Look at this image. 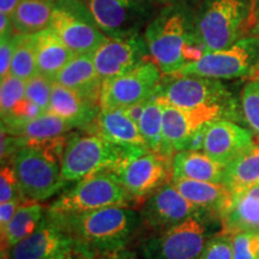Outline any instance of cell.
<instances>
[{"mask_svg": "<svg viewBox=\"0 0 259 259\" xmlns=\"http://www.w3.org/2000/svg\"><path fill=\"white\" fill-rule=\"evenodd\" d=\"M101 111L99 103L90 101L80 94L54 83L47 112L70 122L73 127L92 125Z\"/></svg>", "mask_w": 259, "mask_h": 259, "instance_id": "ffe728a7", "label": "cell"}, {"mask_svg": "<svg viewBox=\"0 0 259 259\" xmlns=\"http://www.w3.org/2000/svg\"><path fill=\"white\" fill-rule=\"evenodd\" d=\"M174 180H196L223 184L225 167L213 161L203 151H179L171 157Z\"/></svg>", "mask_w": 259, "mask_h": 259, "instance_id": "7402d4cb", "label": "cell"}, {"mask_svg": "<svg viewBox=\"0 0 259 259\" xmlns=\"http://www.w3.org/2000/svg\"><path fill=\"white\" fill-rule=\"evenodd\" d=\"M138 127L149 150L153 153H160L163 130V106L155 96L147 101Z\"/></svg>", "mask_w": 259, "mask_h": 259, "instance_id": "f546056e", "label": "cell"}, {"mask_svg": "<svg viewBox=\"0 0 259 259\" xmlns=\"http://www.w3.org/2000/svg\"><path fill=\"white\" fill-rule=\"evenodd\" d=\"M148 151L150 150L144 148L114 144L97 135L73 136L61 156V176L67 184L77 183L102 171H116Z\"/></svg>", "mask_w": 259, "mask_h": 259, "instance_id": "3957f363", "label": "cell"}, {"mask_svg": "<svg viewBox=\"0 0 259 259\" xmlns=\"http://www.w3.org/2000/svg\"><path fill=\"white\" fill-rule=\"evenodd\" d=\"M56 216L77 245L95 255L127 248L143 223L141 212L130 206H109Z\"/></svg>", "mask_w": 259, "mask_h": 259, "instance_id": "6da1fadb", "label": "cell"}, {"mask_svg": "<svg viewBox=\"0 0 259 259\" xmlns=\"http://www.w3.org/2000/svg\"><path fill=\"white\" fill-rule=\"evenodd\" d=\"M149 53L144 38L138 35L107 38L94 52V61L102 80L127 72L144 60Z\"/></svg>", "mask_w": 259, "mask_h": 259, "instance_id": "e0dca14e", "label": "cell"}, {"mask_svg": "<svg viewBox=\"0 0 259 259\" xmlns=\"http://www.w3.org/2000/svg\"><path fill=\"white\" fill-rule=\"evenodd\" d=\"M232 234H221L210 238L198 259H234Z\"/></svg>", "mask_w": 259, "mask_h": 259, "instance_id": "d590c367", "label": "cell"}, {"mask_svg": "<svg viewBox=\"0 0 259 259\" xmlns=\"http://www.w3.org/2000/svg\"><path fill=\"white\" fill-rule=\"evenodd\" d=\"M145 105H147V101L137 103V105H134L131 107H127V108H124V111L126 114H127L130 118H131L132 120H134L136 124L138 125L139 121H141L142 115H143V113H144Z\"/></svg>", "mask_w": 259, "mask_h": 259, "instance_id": "7bdbcfd3", "label": "cell"}, {"mask_svg": "<svg viewBox=\"0 0 259 259\" xmlns=\"http://www.w3.org/2000/svg\"><path fill=\"white\" fill-rule=\"evenodd\" d=\"M151 60L164 74H178L186 65V50L199 41L194 30V19L185 10L166 9L154 18L144 34Z\"/></svg>", "mask_w": 259, "mask_h": 259, "instance_id": "277c9868", "label": "cell"}, {"mask_svg": "<svg viewBox=\"0 0 259 259\" xmlns=\"http://www.w3.org/2000/svg\"><path fill=\"white\" fill-rule=\"evenodd\" d=\"M114 173L132 198L137 200L147 198L160 187L170 183L173 169L170 157L148 151Z\"/></svg>", "mask_w": 259, "mask_h": 259, "instance_id": "9a60e30c", "label": "cell"}, {"mask_svg": "<svg viewBox=\"0 0 259 259\" xmlns=\"http://www.w3.org/2000/svg\"><path fill=\"white\" fill-rule=\"evenodd\" d=\"M54 83L66 87L100 105L103 80L96 70L93 53L76 54L58 73Z\"/></svg>", "mask_w": 259, "mask_h": 259, "instance_id": "d6986e66", "label": "cell"}, {"mask_svg": "<svg viewBox=\"0 0 259 259\" xmlns=\"http://www.w3.org/2000/svg\"><path fill=\"white\" fill-rule=\"evenodd\" d=\"M16 198H24L19 189L12 164H3L0 171V203H6Z\"/></svg>", "mask_w": 259, "mask_h": 259, "instance_id": "f35d334b", "label": "cell"}, {"mask_svg": "<svg viewBox=\"0 0 259 259\" xmlns=\"http://www.w3.org/2000/svg\"><path fill=\"white\" fill-rule=\"evenodd\" d=\"M221 219L228 234H259V186L233 194L231 206Z\"/></svg>", "mask_w": 259, "mask_h": 259, "instance_id": "cb8c5ba5", "label": "cell"}, {"mask_svg": "<svg viewBox=\"0 0 259 259\" xmlns=\"http://www.w3.org/2000/svg\"><path fill=\"white\" fill-rule=\"evenodd\" d=\"M209 231V213L194 216L145 239L141 255L143 259H198L210 239Z\"/></svg>", "mask_w": 259, "mask_h": 259, "instance_id": "52a82bcc", "label": "cell"}, {"mask_svg": "<svg viewBox=\"0 0 259 259\" xmlns=\"http://www.w3.org/2000/svg\"><path fill=\"white\" fill-rule=\"evenodd\" d=\"M259 72V37H244L223 50L205 52L178 74L212 79H235Z\"/></svg>", "mask_w": 259, "mask_h": 259, "instance_id": "ba28073f", "label": "cell"}, {"mask_svg": "<svg viewBox=\"0 0 259 259\" xmlns=\"http://www.w3.org/2000/svg\"><path fill=\"white\" fill-rule=\"evenodd\" d=\"M19 0H0V14L11 17Z\"/></svg>", "mask_w": 259, "mask_h": 259, "instance_id": "ee69618b", "label": "cell"}, {"mask_svg": "<svg viewBox=\"0 0 259 259\" xmlns=\"http://www.w3.org/2000/svg\"><path fill=\"white\" fill-rule=\"evenodd\" d=\"M25 198H16L6 203H0V229L2 232L8 227L19 206L25 202Z\"/></svg>", "mask_w": 259, "mask_h": 259, "instance_id": "ab89813d", "label": "cell"}, {"mask_svg": "<svg viewBox=\"0 0 259 259\" xmlns=\"http://www.w3.org/2000/svg\"><path fill=\"white\" fill-rule=\"evenodd\" d=\"M93 125L97 136L112 143L148 149L138 125L124 109H101Z\"/></svg>", "mask_w": 259, "mask_h": 259, "instance_id": "44dd1931", "label": "cell"}, {"mask_svg": "<svg viewBox=\"0 0 259 259\" xmlns=\"http://www.w3.org/2000/svg\"><path fill=\"white\" fill-rule=\"evenodd\" d=\"M161 70L153 60H143L127 72L103 80L101 109H124L145 102L156 94Z\"/></svg>", "mask_w": 259, "mask_h": 259, "instance_id": "8fae6325", "label": "cell"}, {"mask_svg": "<svg viewBox=\"0 0 259 259\" xmlns=\"http://www.w3.org/2000/svg\"><path fill=\"white\" fill-rule=\"evenodd\" d=\"M48 28L74 56L94 53L107 40L82 0H57Z\"/></svg>", "mask_w": 259, "mask_h": 259, "instance_id": "30bf717a", "label": "cell"}, {"mask_svg": "<svg viewBox=\"0 0 259 259\" xmlns=\"http://www.w3.org/2000/svg\"><path fill=\"white\" fill-rule=\"evenodd\" d=\"M253 145L254 141L250 130L232 120L221 119L208 125L203 153L226 167Z\"/></svg>", "mask_w": 259, "mask_h": 259, "instance_id": "ac0fdd59", "label": "cell"}, {"mask_svg": "<svg viewBox=\"0 0 259 259\" xmlns=\"http://www.w3.org/2000/svg\"><path fill=\"white\" fill-rule=\"evenodd\" d=\"M38 73L34 35H25L12 59L10 74L27 82Z\"/></svg>", "mask_w": 259, "mask_h": 259, "instance_id": "4dcf8cb0", "label": "cell"}, {"mask_svg": "<svg viewBox=\"0 0 259 259\" xmlns=\"http://www.w3.org/2000/svg\"><path fill=\"white\" fill-rule=\"evenodd\" d=\"M57 0H19L11 16L14 30L22 35H35L50 27Z\"/></svg>", "mask_w": 259, "mask_h": 259, "instance_id": "4316f807", "label": "cell"}, {"mask_svg": "<svg viewBox=\"0 0 259 259\" xmlns=\"http://www.w3.org/2000/svg\"><path fill=\"white\" fill-rule=\"evenodd\" d=\"M204 213L211 212L198 208L186 199L171 181L149 196L141 210L142 221L156 233Z\"/></svg>", "mask_w": 259, "mask_h": 259, "instance_id": "5bb4252c", "label": "cell"}, {"mask_svg": "<svg viewBox=\"0 0 259 259\" xmlns=\"http://www.w3.org/2000/svg\"><path fill=\"white\" fill-rule=\"evenodd\" d=\"M53 84L54 80L44 76V74L37 73L36 76L27 80V84H25V97L40 107L42 111L47 112L51 101Z\"/></svg>", "mask_w": 259, "mask_h": 259, "instance_id": "836d02e7", "label": "cell"}, {"mask_svg": "<svg viewBox=\"0 0 259 259\" xmlns=\"http://www.w3.org/2000/svg\"><path fill=\"white\" fill-rule=\"evenodd\" d=\"M208 125L198 128L192 136H191L189 142H187V147L185 150L203 151L204 141H205V134H206V128H208Z\"/></svg>", "mask_w": 259, "mask_h": 259, "instance_id": "60d3db41", "label": "cell"}, {"mask_svg": "<svg viewBox=\"0 0 259 259\" xmlns=\"http://www.w3.org/2000/svg\"><path fill=\"white\" fill-rule=\"evenodd\" d=\"M96 255L92 253V252L83 250V248H76L72 253H70L67 257H65L64 259H95Z\"/></svg>", "mask_w": 259, "mask_h": 259, "instance_id": "f6af8a7d", "label": "cell"}, {"mask_svg": "<svg viewBox=\"0 0 259 259\" xmlns=\"http://www.w3.org/2000/svg\"><path fill=\"white\" fill-rule=\"evenodd\" d=\"M241 112L251 134L259 139V78L248 82L241 93Z\"/></svg>", "mask_w": 259, "mask_h": 259, "instance_id": "1f68e13d", "label": "cell"}, {"mask_svg": "<svg viewBox=\"0 0 259 259\" xmlns=\"http://www.w3.org/2000/svg\"><path fill=\"white\" fill-rule=\"evenodd\" d=\"M78 247L59 219L46 211L35 232L14 246L5 259H64Z\"/></svg>", "mask_w": 259, "mask_h": 259, "instance_id": "4fadbf2b", "label": "cell"}, {"mask_svg": "<svg viewBox=\"0 0 259 259\" xmlns=\"http://www.w3.org/2000/svg\"><path fill=\"white\" fill-rule=\"evenodd\" d=\"M252 0H204L194 18V30L206 52L241 40L252 17Z\"/></svg>", "mask_w": 259, "mask_h": 259, "instance_id": "5b68a950", "label": "cell"}, {"mask_svg": "<svg viewBox=\"0 0 259 259\" xmlns=\"http://www.w3.org/2000/svg\"><path fill=\"white\" fill-rule=\"evenodd\" d=\"M163 130L160 154L173 157L185 150L187 142L197 130L215 120L234 119L229 112L220 107H199L184 109L163 105Z\"/></svg>", "mask_w": 259, "mask_h": 259, "instance_id": "7c38bea8", "label": "cell"}, {"mask_svg": "<svg viewBox=\"0 0 259 259\" xmlns=\"http://www.w3.org/2000/svg\"><path fill=\"white\" fill-rule=\"evenodd\" d=\"M71 128H74L70 122L59 116L45 112L44 114L32 120L19 124H2V131L6 134L27 139V141H46V139L60 137Z\"/></svg>", "mask_w": 259, "mask_h": 259, "instance_id": "83f0119b", "label": "cell"}, {"mask_svg": "<svg viewBox=\"0 0 259 259\" xmlns=\"http://www.w3.org/2000/svg\"><path fill=\"white\" fill-rule=\"evenodd\" d=\"M47 210L40 202L25 200L19 206L8 227L2 232L3 254L8 253L14 246L23 241L37 228Z\"/></svg>", "mask_w": 259, "mask_h": 259, "instance_id": "484cf974", "label": "cell"}, {"mask_svg": "<svg viewBox=\"0 0 259 259\" xmlns=\"http://www.w3.org/2000/svg\"><path fill=\"white\" fill-rule=\"evenodd\" d=\"M232 240L234 259H259L258 233H236Z\"/></svg>", "mask_w": 259, "mask_h": 259, "instance_id": "e575fe53", "label": "cell"}, {"mask_svg": "<svg viewBox=\"0 0 259 259\" xmlns=\"http://www.w3.org/2000/svg\"><path fill=\"white\" fill-rule=\"evenodd\" d=\"M25 84L27 82L19 79L17 77L9 74L5 78H2L0 85V111L2 118L8 115L15 106L25 97Z\"/></svg>", "mask_w": 259, "mask_h": 259, "instance_id": "d6a6232c", "label": "cell"}, {"mask_svg": "<svg viewBox=\"0 0 259 259\" xmlns=\"http://www.w3.org/2000/svg\"><path fill=\"white\" fill-rule=\"evenodd\" d=\"M24 36L25 35L12 31L8 35H3L0 38V78H5L10 74L12 59Z\"/></svg>", "mask_w": 259, "mask_h": 259, "instance_id": "8d00e7d4", "label": "cell"}, {"mask_svg": "<svg viewBox=\"0 0 259 259\" xmlns=\"http://www.w3.org/2000/svg\"><path fill=\"white\" fill-rule=\"evenodd\" d=\"M45 111H42L40 107L24 97L21 102H18L15 106V108L9 113L8 115L3 116L2 124L11 125V124H19V122H25L32 119L37 118L42 115Z\"/></svg>", "mask_w": 259, "mask_h": 259, "instance_id": "74e56055", "label": "cell"}, {"mask_svg": "<svg viewBox=\"0 0 259 259\" xmlns=\"http://www.w3.org/2000/svg\"><path fill=\"white\" fill-rule=\"evenodd\" d=\"M163 105L184 109L220 107L236 118V103L232 94L219 79L192 74H178L176 78L158 87L154 95Z\"/></svg>", "mask_w": 259, "mask_h": 259, "instance_id": "9c48e42d", "label": "cell"}, {"mask_svg": "<svg viewBox=\"0 0 259 259\" xmlns=\"http://www.w3.org/2000/svg\"><path fill=\"white\" fill-rule=\"evenodd\" d=\"M223 184L233 194L259 186V144H254L225 167Z\"/></svg>", "mask_w": 259, "mask_h": 259, "instance_id": "f1b7e54d", "label": "cell"}, {"mask_svg": "<svg viewBox=\"0 0 259 259\" xmlns=\"http://www.w3.org/2000/svg\"><path fill=\"white\" fill-rule=\"evenodd\" d=\"M34 38L38 73L54 80L74 54L51 28L35 34Z\"/></svg>", "mask_w": 259, "mask_h": 259, "instance_id": "d4e9b609", "label": "cell"}, {"mask_svg": "<svg viewBox=\"0 0 259 259\" xmlns=\"http://www.w3.org/2000/svg\"><path fill=\"white\" fill-rule=\"evenodd\" d=\"M100 259H139L136 252L130 251L127 248H122V250L108 252V253L102 254Z\"/></svg>", "mask_w": 259, "mask_h": 259, "instance_id": "b9f144b4", "label": "cell"}, {"mask_svg": "<svg viewBox=\"0 0 259 259\" xmlns=\"http://www.w3.org/2000/svg\"><path fill=\"white\" fill-rule=\"evenodd\" d=\"M87 6L109 37L138 35V28L149 14L148 0H87Z\"/></svg>", "mask_w": 259, "mask_h": 259, "instance_id": "2e32d148", "label": "cell"}, {"mask_svg": "<svg viewBox=\"0 0 259 259\" xmlns=\"http://www.w3.org/2000/svg\"><path fill=\"white\" fill-rule=\"evenodd\" d=\"M171 183L191 203L220 218L225 215L232 204L233 193L225 184L196 180H174Z\"/></svg>", "mask_w": 259, "mask_h": 259, "instance_id": "603a6c76", "label": "cell"}, {"mask_svg": "<svg viewBox=\"0 0 259 259\" xmlns=\"http://www.w3.org/2000/svg\"><path fill=\"white\" fill-rule=\"evenodd\" d=\"M134 200L114 171H102L77 181L53 200L47 211L53 215H70L109 206H130Z\"/></svg>", "mask_w": 259, "mask_h": 259, "instance_id": "8992f818", "label": "cell"}, {"mask_svg": "<svg viewBox=\"0 0 259 259\" xmlns=\"http://www.w3.org/2000/svg\"><path fill=\"white\" fill-rule=\"evenodd\" d=\"M66 143L63 136L27 141L12 156V167L25 199L45 202L65 189L67 183L61 176V156Z\"/></svg>", "mask_w": 259, "mask_h": 259, "instance_id": "7a4b0ae2", "label": "cell"}]
</instances>
